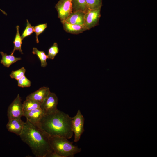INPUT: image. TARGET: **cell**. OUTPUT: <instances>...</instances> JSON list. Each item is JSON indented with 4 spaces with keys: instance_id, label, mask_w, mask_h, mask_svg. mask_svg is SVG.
<instances>
[{
    "instance_id": "cell-1",
    "label": "cell",
    "mask_w": 157,
    "mask_h": 157,
    "mask_svg": "<svg viewBox=\"0 0 157 157\" xmlns=\"http://www.w3.org/2000/svg\"><path fill=\"white\" fill-rule=\"evenodd\" d=\"M19 136L36 157H45L47 154L53 151L49 143V136L38 126L27 120Z\"/></svg>"
},
{
    "instance_id": "cell-2",
    "label": "cell",
    "mask_w": 157,
    "mask_h": 157,
    "mask_svg": "<svg viewBox=\"0 0 157 157\" xmlns=\"http://www.w3.org/2000/svg\"><path fill=\"white\" fill-rule=\"evenodd\" d=\"M72 121V117L58 110L52 113L44 114L37 126L49 137L59 136L69 139L73 134Z\"/></svg>"
},
{
    "instance_id": "cell-3",
    "label": "cell",
    "mask_w": 157,
    "mask_h": 157,
    "mask_svg": "<svg viewBox=\"0 0 157 157\" xmlns=\"http://www.w3.org/2000/svg\"><path fill=\"white\" fill-rule=\"evenodd\" d=\"M51 147L54 151L61 157H72L81 152V149L74 145L68 139L59 136L49 137Z\"/></svg>"
},
{
    "instance_id": "cell-4",
    "label": "cell",
    "mask_w": 157,
    "mask_h": 157,
    "mask_svg": "<svg viewBox=\"0 0 157 157\" xmlns=\"http://www.w3.org/2000/svg\"><path fill=\"white\" fill-rule=\"evenodd\" d=\"M84 118L80 110H78L76 115L72 117V129L74 134V141H79L84 131Z\"/></svg>"
},
{
    "instance_id": "cell-5",
    "label": "cell",
    "mask_w": 157,
    "mask_h": 157,
    "mask_svg": "<svg viewBox=\"0 0 157 157\" xmlns=\"http://www.w3.org/2000/svg\"><path fill=\"white\" fill-rule=\"evenodd\" d=\"M23 104L19 94L8 108L7 116L8 119H20L23 116Z\"/></svg>"
},
{
    "instance_id": "cell-6",
    "label": "cell",
    "mask_w": 157,
    "mask_h": 157,
    "mask_svg": "<svg viewBox=\"0 0 157 157\" xmlns=\"http://www.w3.org/2000/svg\"><path fill=\"white\" fill-rule=\"evenodd\" d=\"M58 98L54 93L51 92L47 97L40 103V108L44 114H49L57 111Z\"/></svg>"
},
{
    "instance_id": "cell-7",
    "label": "cell",
    "mask_w": 157,
    "mask_h": 157,
    "mask_svg": "<svg viewBox=\"0 0 157 157\" xmlns=\"http://www.w3.org/2000/svg\"><path fill=\"white\" fill-rule=\"evenodd\" d=\"M101 8L89 9L84 16V26L86 30H89L98 24L101 17Z\"/></svg>"
},
{
    "instance_id": "cell-8",
    "label": "cell",
    "mask_w": 157,
    "mask_h": 157,
    "mask_svg": "<svg viewBox=\"0 0 157 157\" xmlns=\"http://www.w3.org/2000/svg\"><path fill=\"white\" fill-rule=\"evenodd\" d=\"M55 8L58 12V17L61 21L65 20L72 12L71 0H59Z\"/></svg>"
},
{
    "instance_id": "cell-9",
    "label": "cell",
    "mask_w": 157,
    "mask_h": 157,
    "mask_svg": "<svg viewBox=\"0 0 157 157\" xmlns=\"http://www.w3.org/2000/svg\"><path fill=\"white\" fill-rule=\"evenodd\" d=\"M44 114L40 108L33 110L29 111H24L23 116L26 120L33 124L37 125Z\"/></svg>"
},
{
    "instance_id": "cell-10",
    "label": "cell",
    "mask_w": 157,
    "mask_h": 157,
    "mask_svg": "<svg viewBox=\"0 0 157 157\" xmlns=\"http://www.w3.org/2000/svg\"><path fill=\"white\" fill-rule=\"evenodd\" d=\"M50 93L49 87H42L27 96L26 99H31L41 103L47 97Z\"/></svg>"
},
{
    "instance_id": "cell-11",
    "label": "cell",
    "mask_w": 157,
    "mask_h": 157,
    "mask_svg": "<svg viewBox=\"0 0 157 157\" xmlns=\"http://www.w3.org/2000/svg\"><path fill=\"white\" fill-rule=\"evenodd\" d=\"M24 123L21 119H9L6 127L9 132L19 136L22 131Z\"/></svg>"
},
{
    "instance_id": "cell-12",
    "label": "cell",
    "mask_w": 157,
    "mask_h": 157,
    "mask_svg": "<svg viewBox=\"0 0 157 157\" xmlns=\"http://www.w3.org/2000/svg\"><path fill=\"white\" fill-rule=\"evenodd\" d=\"M85 13L81 11L72 12L65 21L71 24L84 26V16Z\"/></svg>"
},
{
    "instance_id": "cell-13",
    "label": "cell",
    "mask_w": 157,
    "mask_h": 157,
    "mask_svg": "<svg viewBox=\"0 0 157 157\" xmlns=\"http://www.w3.org/2000/svg\"><path fill=\"white\" fill-rule=\"evenodd\" d=\"M64 30L67 32L74 34H78L86 30L84 26L79 25L72 24L66 22L65 20L61 21Z\"/></svg>"
},
{
    "instance_id": "cell-14",
    "label": "cell",
    "mask_w": 157,
    "mask_h": 157,
    "mask_svg": "<svg viewBox=\"0 0 157 157\" xmlns=\"http://www.w3.org/2000/svg\"><path fill=\"white\" fill-rule=\"evenodd\" d=\"M0 53L2 56L1 63L7 68L9 67L12 64L21 59V57H15L13 54L11 53L10 55H8L2 51H0Z\"/></svg>"
},
{
    "instance_id": "cell-15",
    "label": "cell",
    "mask_w": 157,
    "mask_h": 157,
    "mask_svg": "<svg viewBox=\"0 0 157 157\" xmlns=\"http://www.w3.org/2000/svg\"><path fill=\"white\" fill-rule=\"evenodd\" d=\"M72 12L81 11L86 13L89 9L86 0H71Z\"/></svg>"
},
{
    "instance_id": "cell-16",
    "label": "cell",
    "mask_w": 157,
    "mask_h": 157,
    "mask_svg": "<svg viewBox=\"0 0 157 157\" xmlns=\"http://www.w3.org/2000/svg\"><path fill=\"white\" fill-rule=\"evenodd\" d=\"M16 33L13 43L14 44V48L11 52V54H13L16 50H18L21 54H23L22 50L21 49L22 40L20 35L19 29V27L18 25L16 26Z\"/></svg>"
},
{
    "instance_id": "cell-17",
    "label": "cell",
    "mask_w": 157,
    "mask_h": 157,
    "mask_svg": "<svg viewBox=\"0 0 157 157\" xmlns=\"http://www.w3.org/2000/svg\"><path fill=\"white\" fill-rule=\"evenodd\" d=\"M40 103L35 100L26 99L23 103V111H29L40 108Z\"/></svg>"
},
{
    "instance_id": "cell-18",
    "label": "cell",
    "mask_w": 157,
    "mask_h": 157,
    "mask_svg": "<svg viewBox=\"0 0 157 157\" xmlns=\"http://www.w3.org/2000/svg\"><path fill=\"white\" fill-rule=\"evenodd\" d=\"M32 53L37 55L41 62V66L42 67H45L47 65V59H48L47 55L43 51L38 50L36 48L34 47L33 49Z\"/></svg>"
},
{
    "instance_id": "cell-19",
    "label": "cell",
    "mask_w": 157,
    "mask_h": 157,
    "mask_svg": "<svg viewBox=\"0 0 157 157\" xmlns=\"http://www.w3.org/2000/svg\"><path fill=\"white\" fill-rule=\"evenodd\" d=\"M88 8L89 9L101 8L102 0H86Z\"/></svg>"
},
{
    "instance_id": "cell-20",
    "label": "cell",
    "mask_w": 157,
    "mask_h": 157,
    "mask_svg": "<svg viewBox=\"0 0 157 157\" xmlns=\"http://www.w3.org/2000/svg\"><path fill=\"white\" fill-rule=\"evenodd\" d=\"M59 50L58 45L56 43H54L48 50L47 55L48 59L53 60L58 53Z\"/></svg>"
},
{
    "instance_id": "cell-21",
    "label": "cell",
    "mask_w": 157,
    "mask_h": 157,
    "mask_svg": "<svg viewBox=\"0 0 157 157\" xmlns=\"http://www.w3.org/2000/svg\"><path fill=\"white\" fill-rule=\"evenodd\" d=\"M26 70L24 67H22L18 70L12 71L10 76L11 78L17 80L25 75Z\"/></svg>"
},
{
    "instance_id": "cell-22",
    "label": "cell",
    "mask_w": 157,
    "mask_h": 157,
    "mask_svg": "<svg viewBox=\"0 0 157 157\" xmlns=\"http://www.w3.org/2000/svg\"><path fill=\"white\" fill-rule=\"evenodd\" d=\"M47 27V23L38 24L34 26V32L36 34V41L37 43H39L38 36L42 33Z\"/></svg>"
},
{
    "instance_id": "cell-23",
    "label": "cell",
    "mask_w": 157,
    "mask_h": 157,
    "mask_svg": "<svg viewBox=\"0 0 157 157\" xmlns=\"http://www.w3.org/2000/svg\"><path fill=\"white\" fill-rule=\"evenodd\" d=\"M26 26L21 36L23 40L25 38L31 35L34 32V26H31L28 19L26 20Z\"/></svg>"
},
{
    "instance_id": "cell-24",
    "label": "cell",
    "mask_w": 157,
    "mask_h": 157,
    "mask_svg": "<svg viewBox=\"0 0 157 157\" xmlns=\"http://www.w3.org/2000/svg\"><path fill=\"white\" fill-rule=\"evenodd\" d=\"M18 86L24 88L29 87L31 86V82L24 75L17 80Z\"/></svg>"
},
{
    "instance_id": "cell-25",
    "label": "cell",
    "mask_w": 157,
    "mask_h": 157,
    "mask_svg": "<svg viewBox=\"0 0 157 157\" xmlns=\"http://www.w3.org/2000/svg\"><path fill=\"white\" fill-rule=\"evenodd\" d=\"M45 157H61L56 153L53 151L47 154Z\"/></svg>"
},
{
    "instance_id": "cell-26",
    "label": "cell",
    "mask_w": 157,
    "mask_h": 157,
    "mask_svg": "<svg viewBox=\"0 0 157 157\" xmlns=\"http://www.w3.org/2000/svg\"><path fill=\"white\" fill-rule=\"evenodd\" d=\"M0 10L4 15H7V14L3 10H2L1 9H0Z\"/></svg>"
}]
</instances>
